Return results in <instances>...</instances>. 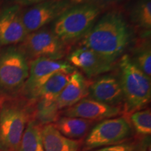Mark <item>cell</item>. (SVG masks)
Wrapping results in <instances>:
<instances>
[{"instance_id":"6da1fadb","label":"cell","mask_w":151,"mask_h":151,"mask_svg":"<svg viewBox=\"0 0 151 151\" xmlns=\"http://www.w3.org/2000/svg\"><path fill=\"white\" fill-rule=\"evenodd\" d=\"M133 41L134 30L123 9L118 6L105 11L79 45L117 64Z\"/></svg>"},{"instance_id":"7a4b0ae2","label":"cell","mask_w":151,"mask_h":151,"mask_svg":"<svg viewBox=\"0 0 151 151\" xmlns=\"http://www.w3.org/2000/svg\"><path fill=\"white\" fill-rule=\"evenodd\" d=\"M0 99V151H18L25 128L32 119V102L20 95Z\"/></svg>"},{"instance_id":"3957f363","label":"cell","mask_w":151,"mask_h":151,"mask_svg":"<svg viewBox=\"0 0 151 151\" xmlns=\"http://www.w3.org/2000/svg\"><path fill=\"white\" fill-rule=\"evenodd\" d=\"M104 9L91 4H76L52 22L50 29L69 47L81 40L91 29Z\"/></svg>"},{"instance_id":"277c9868","label":"cell","mask_w":151,"mask_h":151,"mask_svg":"<svg viewBox=\"0 0 151 151\" xmlns=\"http://www.w3.org/2000/svg\"><path fill=\"white\" fill-rule=\"evenodd\" d=\"M119 76L124 98L123 112L130 115L150 103L151 80L132 62L128 54L118 60Z\"/></svg>"},{"instance_id":"5b68a950","label":"cell","mask_w":151,"mask_h":151,"mask_svg":"<svg viewBox=\"0 0 151 151\" xmlns=\"http://www.w3.org/2000/svg\"><path fill=\"white\" fill-rule=\"evenodd\" d=\"M29 70V61L19 45L0 47V98L20 95Z\"/></svg>"},{"instance_id":"8992f818","label":"cell","mask_w":151,"mask_h":151,"mask_svg":"<svg viewBox=\"0 0 151 151\" xmlns=\"http://www.w3.org/2000/svg\"><path fill=\"white\" fill-rule=\"evenodd\" d=\"M18 45L29 62L39 58L63 60L70 48L60 41L50 28L46 27L29 33Z\"/></svg>"},{"instance_id":"52a82bcc","label":"cell","mask_w":151,"mask_h":151,"mask_svg":"<svg viewBox=\"0 0 151 151\" xmlns=\"http://www.w3.org/2000/svg\"><path fill=\"white\" fill-rule=\"evenodd\" d=\"M74 4L72 0H46L22 7L21 18L25 29L29 34L46 27Z\"/></svg>"},{"instance_id":"ba28073f","label":"cell","mask_w":151,"mask_h":151,"mask_svg":"<svg viewBox=\"0 0 151 151\" xmlns=\"http://www.w3.org/2000/svg\"><path fill=\"white\" fill-rule=\"evenodd\" d=\"M131 128L124 117L105 119L92 128L85 141V148L93 150L122 142L131 134Z\"/></svg>"},{"instance_id":"9c48e42d","label":"cell","mask_w":151,"mask_h":151,"mask_svg":"<svg viewBox=\"0 0 151 151\" xmlns=\"http://www.w3.org/2000/svg\"><path fill=\"white\" fill-rule=\"evenodd\" d=\"M76 69L65 60L48 58L34 60L29 62V76L20 95L29 101L36 90L52 76L59 72L71 74Z\"/></svg>"},{"instance_id":"30bf717a","label":"cell","mask_w":151,"mask_h":151,"mask_svg":"<svg viewBox=\"0 0 151 151\" xmlns=\"http://www.w3.org/2000/svg\"><path fill=\"white\" fill-rule=\"evenodd\" d=\"M67 62L73 67L80 69L90 80L109 73L116 65L91 49L81 45L69 52Z\"/></svg>"},{"instance_id":"8fae6325","label":"cell","mask_w":151,"mask_h":151,"mask_svg":"<svg viewBox=\"0 0 151 151\" xmlns=\"http://www.w3.org/2000/svg\"><path fill=\"white\" fill-rule=\"evenodd\" d=\"M22 9L14 3L0 10V47L20 44L27 36L21 18Z\"/></svg>"},{"instance_id":"7c38bea8","label":"cell","mask_w":151,"mask_h":151,"mask_svg":"<svg viewBox=\"0 0 151 151\" xmlns=\"http://www.w3.org/2000/svg\"><path fill=\"white\" fill-rule=\"evenodd\" d=\"M88 97L113 106L123 104L124 98L118 73H106L92 81Z\"/></svg>"},{"instance_id":"4fadbf2b","label":"cell","mask_w":151,"mask_h":151,"mask_svg":"<svg viewBox=\"0 0 151 151\" xmlns=\"http://www.w3.org/2000/svg\"><path fill=\"white\" fill-rule=\"evenodd\" d=\"M123 110L120 106H113L86 97L76 104L65 109L62 114L63 116L94 121L114 118L120 116Z\"/></svg>"},{"instance_id":"5bb4252c","label":"cell","mask_w":151,"mask_h":151,"mask_svg":"<svg viewBox=\"0 0 151 151\" xmlns=\"http://www.w3.org/2000/svg\"><path fill=\"white\" fill-rule=\"evenodd\" d=\"M91 81L80 71H73L69 76L67 85L57 98L58 109L62 110L69 108L88 97Z\"/></svg>"},{"instance_id":"9a60e30c","label":"cell","mask_w":151,"mask_h":151,"mask_svg":"<svg viewBox=\"0 0 151 151\" xmlns=\"http://www.w3.org/2000/svg\"><path fill=\"white\" fill-rule=\"evenodd\" d=\"M126 17L139 37H150L151 0H134L128 6Z\"/></svg>"},{"instance_id":"2e32d148","label":"cell","mask_w":151,"mask_h":151,"mask_svg":"<svg viewBox=\"0 0 151 151\" xmlns=\"http://www.w3.org/2000/svg\"><path fill=\"white\" fill-rule=\"evenodd\" d=\"M41 139L44 151H78L80 141L66 137L53 124L41 127Z\"/></svg>"},{"instance_id":"e0dca14e","label":"cell","mask_w":151,"mask_h":151,"mask_svg":"<svg viewBox=\"0 0 151 151\" xmlns=\"http://www.w3.org/2000/svg\"><path fill=\"white\" fill-rule=\"evenodd\" d=\"M32 119L41 126L55 122L60 118L57 99L43 97L32 102Z\"/></svg>"},{"instance_id":"ac0fdd59","label":"cell","mask_w":151,"mask_h":151,"mask_svg":"<svg viewBox=\"0 0 151 151\" xmlns=\"http://www.w3.org/2000/svg\"><path fill=\"white\" fill-rule=\"evenodd\" d=\"M130 59L149 78H151L150 37H139L133 41Z\"/></svg>"},{"instance_id":"d6986e66","label":"cell","mask_w":151,"mask_h":151,"mask_svg":"<svg viewBox=\"0 0 151 151\" xmlns=\"http://www.w3.org/2000/svg\"><path fill=\"white\" fill-rule=\"evenodd\" d=\"M92 122L91 120L86 119L62 116L58 119L54 125L62 134L75 140L86 134Z\"/></svg>"},{"instance_id":"ffe728a7","label":"cell","mask_w":151,"mask_h":151,"mask_svg":"<svg viewBox=\"0 0 151 151\" xmlns=\"http://www.w3.org/2000/svg\"><path fill=\"white\" fill-rule=\"evenodd\" d=\"M69 76L70 74L62 72L57 73L52 76L44 84L36 90L29 101L34 102L43 97L57 99L67 85Z\"/></svg>"},{"instance_id":"44dd1931","label":"cell","mask_w":151,"mask_h":151,"mask_svg":"<svg viewBox=\"0 0 151 151\" xmlns=\"http://www.w3.org/2000/svg\"><path fill=\"white\" fill-rule=\"evenodd\" d=\"M41 127L35 120L28 122L18 151H44L41 139Z\"/></svg>"},{"instance_id":"7402d4cb","label":"cell","mask_w":151,"mask_h":151,"mask_svg":"<svg viewBox=\"0 0 151 151\" xmlns=\"http://www.w3.org/2000/svg\"><path fill=\"white\" fill-rule=\"evenodd\" d=\"M129 116L131 123L138 134L143 137L150 136L151 112L150 109L135 111Z\"/></svg>"},{"instance_id":"603a6c76","label":"cell","mask_w":151,"mask_h":151,"mask_svg":"<svg viewBox=\"0 0 151 151\" xmlns=\"http://www.w3.org/2000/svg\"><path fill=\"white\" fill-rule=\"evenodd\" d=\"M75 4H91L102 7L105 10L118 6L125 0H72Z\"/></svg>"},{"instance_id":"cb8c5ba5","label":"cell","mask_w":151,"mask_h":151,"mask_svg":"<svg viewBox=\"0 0 151 151\" xmlns=\"http://www.w3.org/2000/svg\"><path fill=\"white\" fill-rule=\"evenodd\" d=\"M139 148L134 143H119L102 147L94 151H138Z\"/></svg>"},{"instance_id":"d4e9b609","label":"cell","mask_w":151,"mask_h":151,"mask_svg":"<svg viewBox=\"0 0 151 151\" xmlns=\"http://www.w3.org/2000/svg\"><path fill=\"white\" fill-rule=\"evenodd\" d=\"M138 151H151L150 136L144 137V139H143L142 142H141Z\"/></svg>"},{"instance_id":"484cf974","label":"cell","mask_w":151,"mask_h":151,"mask_svg":"<svg viewBox=\"0 0 151 151\" xmlns=\"http://www.w3.org/2000/svg\"><path fill=\"white\" fill-rule=\"evenodd\" d=\"M15 4L21 6L22 7H27L29 6L36 4L40 3L41 1H46V0H14Z\"/></svg>"},{"instance_id":"4316f807","label":"cell","mask_w":151,"mask_h":151,"mask_svg":"<svg viewBox=\"0 0 151 151\" xmlns=\"http://www.w3.org/2000/svg\"><path fill=\"white\" fill-rule=\"evenodd\" d=\"M1 4H2V0H0V10L1 9Z\"/></svg>"},{"instance_id":"83f0119b","label":"cell","mask_w":151,"mask_h":151,"mask_svg":"<svg viewBox=\"0 0 151 151\" xmlns=\"http://www.w3.org/2000/svg\"><path fill=\"white\" fill-rule=\"evenodd\" d=\"M0 104H1V99H0Z\"/></svg>"}]
</instances>
